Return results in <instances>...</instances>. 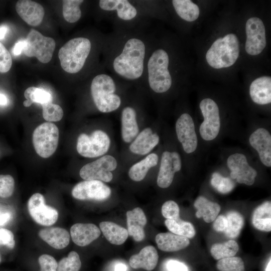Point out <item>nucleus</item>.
<instances>
[{
	"label": "nucleus",
	"instance_id": "1",
	"mask_svg": "<svg viewBox=\"0 0 271 271\" xmlns=\"http://www.w3.org/2000/svg\"><path fill=\"white\" fill-rule=\"evenodd\" d=\"M148 47L144 39H126L112 58L111 67L120 78L128 81L140 79L145 71Z\"/></svg>",
	"mask_w": 271,
	"mask_h": 271
},
{
	"label": "nucleus",
	"instance_id": "2",
	"mask_svg": "<svg viewBox=\"0 0 271 271\" xmlns=\"http://www.w3.org/2000/svg\"><path fill=\"white\" fill-rule=\"evenodd\" d=\"M147 59L146 67L150 88L157 93L166 92L172 84V76L168 69V53L163 49H157Z\"/></svg>",
	"mask_w": 271,
	"mask_h": 271
},
{
	"label": "nucleus",
	"instance_id": "3",
	"mask_svg": "<svg viewBox=\"0 0 271 271\" xmlns=\"http://www.w3.org/2000/svg\"><path fill=\"white\" fill-rule=\"evenodd\" d=\"M116 91L115 81L107 74H98L91 81V96L96 108L101 112L109 113L120 107L121 100Z\"/></svg>",
	"mask_w": 271,
	"mask_h": 271
},
{
	"label": "nucleus",
	"instance_id": "4",
	"mask_svg": "<svg viewBox=\"0 0 271 271\" xmlns=\"http://www.w3.org/2000/svg\"><path fill=\"white\" fill-rule=\"evenodd\" d=\"M91 49V43L85 37L73 38L59 50L58 57L62 69L67 73L75 74L83 67Z\"/></svg>",
	"mask_w": 271,
	"mask_h": 271
},
{
	"label": "nucleus",
	"instance_id": "5",
	"mask_svg": "<svg viewBox=\"0 0 271 271\" xmlns=\"http://www.w3.org/2000/svg\"><path fill=\"white\" fill-rule=\"evenodd\" d=\"M239 51L237 36L234 34H228L214 42L206 53V61L215 69L229 67L236 61Z\"/></svg>",
	"mask_w": 271,
	"mask_h": 271
},
{
	"label": "nucleus",
	"instance_id": "6",
	"mask_svg": "<svg viewBox=\"0 0 271 271\" xmlns=\"http://www.w3.org/2000/svg\"><path fill=\"white\" fill-rule=\"evenodd\" d=\"M199 107L203 116L198 131L200 137L206 143H213L221 134L224 123L217 103L212 98L201 100Z\"/></svg>",
	"mask_w": 271,
	"mask_h": 271
},
{
	"label": "nucleus",
	"instance_id": "7",
	"mask_svg": "<svg viewBox=\"0 0 271 271\" xmlns=\"http://www.w3.org/2000/svg\"><path fill=\"white\" fill-rule=\"evenodd\" d=\"M175 131L184 153L194 158L198 153L199 143L195 123L189 113H183L177 119Z\"/></svg>",
	"mask_w": 271,
	"mask_h": 271
},
{
	"label": "nucleus",
	"instance_id": "8",
	"mask_svg": "<svg viewBox=\"0 0 271 271\" xmlns=\"http://www.w3.org/2000/svg\"><path fill=\"white\" fill-rule=\"evenodd\" d=\"M59 141V129L50 122L41 124L33 133V144L37 154L44 158L52 156L56 151Z\"/></svg>",
	"mask_w": 271,
	"mask_h": 271
},
{
	"label": "nucleus",
	"instance_id": "9",
	"mask_svg": "<svg viewBox=\"0 0 271 271\" xmlns=\"http://www.w3.org/2000/svg\"><path fill=\"white\" fill-rule=\"evenodd\" d=\"M110 146L108 135L101 130H96L88 136L80 134L77 139V152L86 158H96L106 154Z\"/></svg>",
	"mask_w": 271,
	"mask_h": 271
},
{
	"label": "nucleus",
	"instance_id": "10",
	"mask_svg": "<svg viewBox=\"0 0 271 271\" xmlns=\"http://www.w3.org/2000/svg\"><path fill=\"white\" fill-rule=\"evenodd\" d=\"M55 45L53 38L31 29L25 39L23 52L28 57H35L40 62L47 63L52 59Z\"/></svg>",
	"mask_w": 271,
	"mask_h": 271
},
{
	"label": "nucleus",
	"instance_id": "11",
	"mask_svg": "<svg viewBox=\"0 0 271 271\" xmlns=\"http://www.w3.org/2000/svg\"><path fill=\"white\" fill-rule=\"evenodd\" d=\"M226 164L231 179L239 184L252 185L257 176V170L252 166L247 156L241 152H234L227 157Z\"/></svg>",
	"mask_w": 271,
	"mask_h": 271
},
{
	"label": "nucleus",
	"instance_id": "12",
	"mask_svg": "<svg viewBox=\"0 0 271 271\" xmlns=\"http://www.w3.org/2000/svg\"><path fill=\"white\" fill-rule=\"evenodd\" d=\"M117 166L115 158L111 155H104L83 166L80 170L79 175L85 180L109 182L113 178L111 171L114 170Z\"/></svg>",
	"mask_w": 271,
	"mask_h": 271
},
{
	"label": "nucleus",
	"instance_id": "13",
	"mask_svg": "<svg viewBox=\"0 0 271 271\" xmlns=\"http://www.w3.org/2000/svg\"><path fill=\"white\" fill-rule=\"evenodd\" d=\"M246 40L245 49L249 55L259 54L266 46L265 27L263 23L258 18H249L245 24Z\"/></svg>",
	"mask_w": 271,
	"mask_h": 271
},
{
	"label": "nucleus",
	"instance_id": "14",
	"mask_svg": "<svg viewBox=\"0 0 271 271\" xmlns=\"http://www.w3.org/2000/svg\"><path fill=\"white\" fill-rule=\"evenodd\" d=\"M182 159L176 151H165L161 156L157 183L161 188H168L172 183L175 174L182 168Z\"/></svg>",
	"mask_w": 271,
	"mask_h": 271
},
{
	"label": "nucleus",
	"instance_id": "15",
	"mask_svg": "<svg viewBox=\"0 0 271 271\" xmlns=\"http://www.w3.org/2000/svg\"><path fill=\"white\" fill-rule=\"evenodd\" d=\"M110 188L99 180H85L77 183L72 190V196L81 200L104 201L110 196Z\"/></svg>",
	"mask_w": 271,
	"mask_h": 271
},
{
	"label": "nucleus",
	"instance_id": "16",
	"mask_svg": "<svg viewBox=\"0 0 271 271\" xmlns=\"http://www.w3.org/2000/svg\"><path fill=\"white\" fill-rule=\"evenodd\" d=\"M249 146L257 154L260 163L264 166L271 167V134L266 127L259 126L254 127L250 132Z\"/></svg>",
	"mask_w": 271,
	"mask_h": 271
},
{
	"label": "nucleus",
	"instance_id": "17",
	"mask_svg": "<svg viewBox=\"0 0 271 271\" xmlns=\"http://www.w3.org/2000/svg\"><path fill=\"white\" fill-rule=\"evenodd\" d=\"M28 208L33 220L41 225H52L58 219L57 210L46 205L44 196L40 193H35L30 198Z\"/></svg>",
	"mask_w": 271,
	"mask_h": 271
},
{
	"label": "nucleus",
	"instance_id": "18",
	"mask_svg": "<svg viewBox=\"0 0 271 271\" xmlns=\"http://www.w3.org/2000/svg\"><path fill=\"white\" fill-rule=\"evenodd\" d=\"M16 10L22 19L32 26H39L45 15V10L40 4L30 0L18 1Z\"/></svg>",
	"mask_w": 271,
	"mask_h": 271
},
{
	"label": "nucleus",
	"instance_id": "19",
	"mask_svg": "<svg viewBox=\"0 0 271 271\" xmlns=\"http://www.w3.org/2000/svg\"><path fill=\"white\" fill-rule=\"evenodd\" d=\"M160 142V137L150 127L141 131L132 141L129 150L133 154L145 155L156 147Z\"/></svg>",
	"mask_w": 271,
	"mask_h": 271
},
{
	"label": "nucleus",
	"instance_id": "20",
	"mask_svg": "<svg viewBox=\"0 0 271 271\" xmlns=\"http://www.w3.org/2000/svg\"><path fill=\"white\" fill-rule=\"evenodd\" d=\"M100 8L106 12H116L117 17L121 20L130 21L137 17V8L127 0H100Z\"/></svg>",
	"mask_w": 271,
	"mask_h": 271
},
{
	"label": "nucleus",
	"instance_id": "21",
	"mask_svg": "<svg viewBox=\"0 0 271 271\" xmlns=\"http://www.w3.org/2000/svg\"><path fill=\"white\" fill-rule=\"evenodd\" d=\"M100 233L99 228L92 223H76L70 228L72 241L80 246L88 245L98 238Z\"/></svg>",
	"mask_w": 271,
	"mask_h": 271
},
{
	"label": "nucleus",
	"instance_id": "22",
	"mask_svg": "<svg viewBox=\"0 0 271 271\" xmlns=\"http://www.w3.org/2000/svg\"><path fill=\"white\" fill-rule=\"evenodd\" d=\"M249 95L252 101L258 105L271 103V78L264 76L254 80L249 86Z\"/></svg>",
	"mask_w": 271,
	"mask_h": 271
},
{
	"label": "nucleus",
	"instance_id": "23",
	"mask_svg": "<svg viewBox=\"0 0 271 271\" xmlns=\"http://www.w3.org/2000/svg\"><path fill=\"white\" fill-rule=\"evenodd\" d=\"M128 234L136 241H141L145 237L144 227L147 220L143 210L137 207L126 212Z\"/></svg>",
	"mask_w": 271,
	"mask_h": 271
},
{
	"label": "nucleus",
	"instance_id": "24",
	"mask_svg": "<svg viewBox=\"0 0 271 271\" xmlns=\"http://www.w3.org/2000/svg\"><path fill=\"white\" fill-rule=\"evenodd\" d=\"M159 259L158 252L152 245L146 246L138 254L132 255L129 260L130 266L134 269L142 268L148 271L153 270Z\"/></svg>",
	"mask_w": 271,
	"mask_h": 271
},
{
	"label": "nucleus",
	"instance_id": "25",
	"mask_svg": "<svg viewBox=\"0 0 271 271\" xmlns=\"http://www.w3.org/2000/svg\"><path fill=\"white\" fill-rule=\"evenodd\" d=\"M121 137L126 143L131 142L139 132L135 109L131 106H126L122 110L121 116Z\"/></svg>",
	"mask_w": 271,
	"mask_h": 271
},
{
	"label": "nucleus",
	"instance_id": "26",
	"mask_svg": "<svg viewBox=\"0 0 271 271\" xmlns=\"http://www.w3.org/2000/svg\"><path fill=\"white\" fill-rule=\"evenodd\" d=\"M155 240L158 248L166 252L178 251L190 244L189 238L170 232L158 234Z\"/></svg>",
	"mask_w": 271,
	"mask_h": 271
},
{
	"label": "nucleus",
	"instance_id": "27",
	"mask_svg": "<svg viewBox=\"0 0 271 271\" xmlns=\"http://www.w3.org/2000/svg\"><path fill=\"white\" fill-rule=\"evenodd\" d=\"M40 237L56 249H62L69 243L70 234L65 229L54 227L44 228L39 232Z\"/></svg>",
	"mask_w": 271,
	"mask_h": 271
},
{
	"label": "nucleus",
	"instance_id": "28",
	"mask_svg": "<svg viewBox=\"0 0 271 271\" xmlns=\"http://www.w3.org/2000/svg\"><path fill=\"white\" fill-rule=\"evenodd\" d=\"M194 206L197 210L196 216L197 218L203 217L207 223L214 221L221 209L218 203L211 201L203 196H199L196 198Z\"/></svg>",
	"mask_w": 271,
	"mask_h": 271
},
{
	"label": "nucleus",
	"instance_id": "29",
	"mask_svg": "<svg viewBox=\"0 0 271 271\" xmlns=\"http://www.w3.org/2000/svg\"><path fill=\"white\" fill-rule=\"evenodd\" d=\"M159 157L155 153H151L140 162L133 165L129 169L128 176L133 181L140 182L146 177L149 170L156 166Z\"/></svg>",
	"mask_w": 271,
	"mask_h": 271
},
{
	"label": "nucleus",
	"instance_id": "30",
	"mask_svg": "<svg viewBox=\"0 0 271 271\" xmlns=\"http://www.w3.org/2000/svg\"><path fill=\"white\" fill-rule=\"evenodd\" d=\"M99 227L106 239L112 244L121 245L128 237L127 230L112 222H101Z\"/></svg>",
	"mask_w": 271,
	"mask_h": 271
},
{
	"label": "nucleus",
	"instance_id": "31",
	"mask_svg": "<svg viewBox=\"0 0 271 271\" xmlns=\"http://www.w3.org/2000/svg\"><path fill=\"white\" fill-rule=\"evenodd\" d=\"M252 223L257 229L265 232L271 231V202L267 201L258 206L252 215Z\"/></svg>",
	"mask_w": 271,
	"mask_h": 271
},
{
	"label": "nucleus",
	"instance_id": "32",
	"mask_svg": "<svg viewBox=\"0 0 271 271\" xmlns=\"http://www.w3.org/2000/svg\"><path fill=\"white\" fill-rule=\"evenodd\" d=\"M173 7L178 15L187 22H193L198 18L200 10L198 6L190 0H173Z\"/></svg>",
	"mask_w": 271,
	"mask_h": 271
},
{
	"label": "nucleus",
	"instance_id": "33",
	"mask_svg": "<svg viewBox=\"0 0 271 271\" xmlns=\"http://www.w3.org/2000/svg\"><path fill=\"white\" fill-rule=\"evenodd\" d=\"M239 247L237 243L233 240H229L223 243L213 244L210 249L212 256L216 260L232 257L238 252Z\"/></svg>",
	"mask_w": 271,
	"mask_h": 271
},
{
	"label": "nucleus",
	"instance_id": "34",
	"mask_svg": "<svg viewBox=\"0 0 271 271\" xmlns=\"http://www.w3.org/2000/svg\"><path fill=\"white\" fill-rule=\"evenodd\" d=\"M165 224L172 233L186 237L193 238L196 234L194 226L189 222L181 220L180 218L175 219H166Z\"/></svg>",
	"mask_w": 271,
	"mask_h": 271
},
{
	"label": "nucleus",
	"instance_id": "35",
	"mask_svg": "<svg viewBox=\"0 0 271 271\" xmlns=\"http://www.w3.org/2000/svg\"><path fill=\"white\" fill-rule=\"evenodd\" d=\"M26 100L23 102L25 107H29L33 103H37L43 105L52 102V96L48 92L43 89L35 87H28L24 92Z\"/></svg>",
	"mask_w": 271,
	"mask_h": 271
},
{
	"label": "nucleus",
	"instance_id": "36",
	"mask_svg": "<svg viewBox=\"0 0 271 271\" xmlns=\"http://www.w3.org/2000/svg\"><path fill=\"white\" fill-rule=\"evenodd\" d=\"M226 217L227 226L224 233L231 238L237 237L244 224L243 216L237 211H231L226 214Z\"/></svg>",
	"mask_w": 271,
	"mask_h": 271
},
{
	"label": "nucleus",
	"instance_id": "37",
	"mask_svg": "<svg viewBox=\"0 0 271 271\" xmlns=\"http://www.w3.org/2000/svg\"><path fill=\"white\" fill-rule=\"evenodd\" d=\"M82 0H63L62 1V13L64 19L69 23L77 22L81 18L82 12L80 5Z\"/></svg>",
	"mask_w": 271,
	"mask_h": 271
},
{
	"label": "nucleus",
	"instance_id": "38",
	"mask_svg": "<svg viewBox=\"0 0 271 271\" xmlns=\"http://www.w3.org/2000/svg\"><path fill=\"white\" fill-rule=\"evenodd\" d=\"M210 183L217 192L224 194L232 191L235 187V183L232 179L223 177L217 172L212 174Z\"/></svg>",
	"mask_w": 271,
	"mask_h": 271
},
{
	"label": "nucleus",
	"instance_id": "39",
	"mask_svg": "<svg viewBox=\"0 0 271 271\" xmlns=\"http://www.w3.org/2000/svg\"><path fill=\"white\" fill-rule=\"evenodd\" d=\"M81 266V262L78 254L76 251H72L67 257L60 260L57 271H79Z\"/></svg>",
	"mask_w": 271,
	"mask_h": 271
},
{
	"label": "nucleus",
	"instance_id": "40",
	"mask_svg": "<svg viewBox=\"0 0 271 271\" xmlns=\"http://www.w3.org/2000/svg\"><path fill=\"white\" fill-rule=\"evenodd\" d=\"M219 271H244L243 260L239 257H229L219 259L216 264Z\"/></svg>",
	"mask_w": 271,
	"mask_h": 271
},
{
	"label": "nucleus",
	"instance_id": "41",
	"mask_svg": "<svg viewBox=\"0 0 271 271\" xmlns=\"http://www.w3.org/2000/svg\"><path fill=\"white\" fill-rule=\"evenodd\" d=\"M42 105L43 117L46 121L55 122L62 118L63 111L59 105L49 102Z\"/></svg>",
	"mask_w": 271,
	"mask_h": 271
},
{
	"label": "nucleus",
	"instance_id": "42",
	"mask_svg": "<svg viewBox=\"0 0 271 271\" xmlns=\"http://www.w3.org/2000/svg\"><path fill=\"white\" fill-rule=\"evenodd\" d=\"M15 181L10 175H0V197L6 198L11 196L14 192Z\"/></svg>",
	"mask_w": 271,
	"mask_h": 271
},
{
	"label": "nucleus",
	"instance_id": "43",
	"mask_svg": "<svg viewBox=\"0 0 271 271\" xmlns=\"http://www.w3.org/2000/svg\"><path fill=\"white\" fill-rule=\"evenodd\" d=\"M180 209L178 205L173 200L165 202L162 207V214L167 219L179 218Z\"/></svg>",
	"mask_w": 271,
	"mask_h": 271
},
{
	"label": "nucleus",
	"instance_id": "44",
	"mask_svg": "<svg viewBox=\"0 0 271 271\" xmlns=\"http://www.w3.org/2000/svg\"><path fill=\"white\" fill-rule=\"evenodd\" d=\"M12 65V59L8 50L0 42V72L6 73Z\"/></svg>",
	"mask_w": 271,
	"mask_h": 271
},
{
	"label": "nucleus",
	"instance_id": "45",
	"mask_svg": "<svg viewBox=\"0 0 271 271\" xmlns=\"http://www.w3.org/2000/svg\"><path fill=\"white\" fill-rule=\"evenodd\" d=\"M40 271H57L58 263L51 255L43 254L38 259Z\"/></svg>",
	"mask_w": 271,
	"mask_h": 271
},
{
	"label": "nucleus",
	"instance_id": "46",
	"mask_svg": "<svg viewBox=\"0 0 271 271\" xmlns=\"http://www.w3.org/2000/svg\"><path fill=\"white\" fill-rule=\"evenodd\" d=\"M15 244L13 232L6 228H0V245L12 249Z\"/></svg>",
	"mask_w": 271,
	"mask_h": 271
},
{
	"label": "nucleus",
	"instance_id": "47",
	"mask_svg": "<svg viewBox=\"0 0 271 271\" xmlns=\"http://www.w3.org/2000/svg\"><path fill=\"white\" fill-rule=\"evenodd\" d=\"M13 216L14 211L11 207L0 205V226L6 225Z\"/></svg>",
	"mask_w": 271,
	"mask_h": 271
},
{
	"label": "nucleus",
	"instance_id": "48",
	"mask_svg": "<svg viewBox=\"0 0 271 271\" xmlns=\"http://www.w3.org/2000/svg\"><path fill=\"white\" fill-rule=\"evenodd\" d=\"M166 268L167 271H190L185 263L174 259L168 260L166 263Z\"/></svg>",
	"mask_w": 271,
	"mask_h": 271
},
{
	"label": "nucleus",
	"instance_id": "49",
	"mask_svg": "<svg viewBox=\"0 0 271 271\" xmlns=\"http://www.w3.org/2000/svg\"><path fill=\"white\" fill-rule=\"evenodd\" d=\"M227 226L226 216L220 215L214 220L213 224V229L217 232L224 233Z\"/></svg>",
	"mask_w": 271,
	"mask_h": 271
},
{
	"label": "nucleus",
	"instance_id": "50",
	"mask_svg": "<svg viewBox=\"0 0 271 271\" xmlns=\"http://www.w3.org/2000/svg\"><path fill=\"white\" fill-rule=\"evenodd\" d=\"M25 46V40H22L18 41L14 45L12 53L15 56L20 55L23 51Z\"/></svg>",
	"mask_w": 271,
	"mask_h": 271
},
{
	"label": "nucleus",
	"instance_id": "51",
	"mask_svg": "<svg viewBox=\"0 0 271 271\" xmlns=\"http://www.w3.org/2000/svg\"><path fill=\"white\" fill-rule=\"evenodd\" d=\"M8 31L9 28L7 25H3L0 26V40H3L5 39Z\"/></svg>",
	"mask_w": 271,
	"mask_h": 271
},
{
	"label": "nucleus",
	"instance_id": "52",
	"mask_svg": "<svg viewBox=\"0 0 271 271\" xmlns=\"http://www.w3.org/2000/svg\"><path fill=\"white\" fill-rule=\"evenodd\" d=\"M126 266L125 264L120 263L117 264L115 266V269L114 271H126Z\"/></svg>",
	"mask_w": 271,
	"mask_h": 271
},
{
	"label": "nucleus",
	"instance_id": "53",
	"mask_svg": "<svg viewBox=\"0 0 271 271\" xmlns=\"http://www.w3.org/2000/svg\"><path fill=\"white\" fill-rule=\"evenodd\" d=\"M8 100L6 96L0 93V105H6L7 104Z\"/></svg>",
	"mask_w": 271,
	"mask_h": 271
},
{
	"label": "nucleus",
	"instance_id": "54",
	"mask_svg": "<svg viewBox=\"0 0 271 271\" xmlns=\"http://www.w3.org/2000/svg\"><path fill=\"white\" fill-rule=\"evenodd\" d=\"M271 260L270 258L269 259V261H268L266 268H265V271H271Z\"/></svg>",
	"mask_w": 271,
	"mask_h": 271
},
{
	"label": "nucleus",
	"instance_id": "55",
	"mask_svg": "<svg viewBox=\"0 0 271 271\" xmlns=\"http://www.w3.org/2000/svg\"><path fill=\"white\" fill-rule=\"evenodd\" d=\"M1 256H0V262H1Z\"/></svg>",
	"mask_w": 271,
	"mask_h": 271
}]
</instances>
